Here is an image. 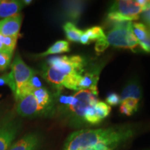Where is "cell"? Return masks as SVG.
I'll return each mask as SVG.
<instances>
[{
    "instance_id": "obj_1",
    "label": "cell",
    "mask_w": 150,
    "mask_h": 150,
    "mask_svg": "<svg viewBox=\"0 0 150 150\" xmlns=\"http://www.w3.org/2000/svg\"><path fill=\"white\" fill-rule=\"evenodd\" d=\"M137 132L134 125H124L97 129H81L71 134L63 150H87L97 145L118 147L133 138Z\"/></svg>"
},
{
    "instance_id": "obj_2",
    "label": "cell",
    "mask_w": 150,
    "mask_h": 150,
    "mask_svg": "<svg viewBox=\"0 0 150 150\" xmlns=\"http://www.w3.org/2000/svg\"><path fill=\"white\" fill-rule=\"evenodd\" d=\"M91 90H81L73 94V100L70 104L59 106L61 113L65 115L69 124L74 127L86 125L84 120L86 110L93 106L98 99Z\"/></svg>"
},
{
    "instance_id": "obj_3",
    "label": "cell",
    "mask_w": 150,
    "mask_h": 150,
    "mask_svg": "<svg viewBox=\"0 0 150 150\" xmlns=\"http://www.w3.org/2000/svg\"><path fill=\"white\" fill-rule=\"evenodd\" d=\"M112 25L113 27L106 35L109 45L136 51L139 43L133 32L132 22H117Z\"/></svg>"
},
{
    "instance_id": "obj_4",
    "label": "cell",
    "mask_w": 150,
    "mask_h": 150,
    "mask_svg": "<svg viewBox=\"0 0 150 150\" xmlns=\"http://www.w3.org/2000/svg\"><path fill=\"white\" fill-rule=\"evenodd\" d=\"M143 11V7L136 1H115L108 11L107 20L112 24L117 22L134 21L140 18V15Z\"/></svg>"
},
{
    "instance_id": "obj_5",
    "label": "cell",
    "mask_w": 150,
    "mask_h": 150,
    "mask_svg": "<svg viewBox=\"0 0 150 150\" xmlns=\"http://www.w3.org/2000/svg\"><path fill=\"white\" fill-rule=\"evenodd\" d=\"M46 64L65 75H81L86 70L88 63L79 55L52 56L47 60Z\"/></svg>"
},
{
    "instance_id": "obj_6",
    "label": "cell",
    "mask_w": 150,
    "mask_h": 150,
    "mask_svg": "<svg viewBox=\"0 0 150 150\" xmlns=\"http://www.w3.org/2000/svg\"><path fill=\"white\" fill-rule=\"evenodd\" d=\"M22 129V121L13 112L0 120V150H8Z\"/></svg>"
},
{
    "instance_id": "obj_7",
    "label": "cell",
    "mask_w": 150,
    "mask_h": 150,
    "mask_svg": "<svg viewBox=\"0 0 150 150\" xmlns=\"http://www.w3.org/2000/svg\"><path fill=\"white\" fill-rule=\"evenodd\" d=\"M11 68L16 85V92L14 95L17 99L22 89L29 83V80L35 75V72L24 63L18 54L15 57L11 64Z\"/></svg>"
},
{
    "instance_id": "obj_8",
    "label": "cell",
    "mask_w": 150,
    "mask_h": 150,
    "mask_svg": "<svg viewBox=\"0 0 150 150\" xmlns=\"http://www.w3.org/2000/svg\"><path fill=\"white\" fill-rule=\"evenodd\" d=\"M16 111L23 117H35L47 116L52 113L39 104L33 93H29L17 100Z\"/></svg>"
},
{
    "instance_id": "obj_9",
    "label": "cell",
    "mask_w": 150,
    "mask_h": 150,
    "mask_svg": "<svg viewBox=\"0 0 150 150\" xmlns=\"http://www.w3.org/2000/svg\"><path fill=\"white\" fill-rule=\"evenodd\" d=\"M42 76L47 81L56 88L65 87L78 91L77 80L79 75H65L45 63L42 66Z\"/></svg>"
},
{
    "instance_id": "obj_10",
    "label": "cell",
    "mask_w": 150,
    "mask_h": 150,
    "mask_svg": "<svg viewBox=\"0 0 150 150\" xmlns=\"http://www.w3.org/2000/svg\"><path fill=\"white\" fill-rule=\"evenodd\" d=\"M42 143V136L38 132H30L13 142L8 150H39Z\"/></svg>"
},
{
    "instance_id": "obj_11",
    "label": "cell",
    "mask_w": 150,
    "mask_h": 150,
    "mask_svg": "<svg viewBox=\"0 0 150 150\" xmlns=\"http://www.w3.org/2000/svg\"><path fill=\"white\" fill-rule=\"evenodd\" d=\"M101 67H95L91 70H86L83 74L79 75L77 80L78 91L89 89L95 94L98 95L97 82L99 80Z\"/></svg>"
},
{
    "instance_id": "obj_12",
    "label": "cell",
    "mask_w": 150,
    "mask_h": 150,
    "mask_svg": "<svg viewBox=\"0 0 150 150\" xmlns=\"http://www.w3.org/2000/svg\"><path fill=\"white\" fill-rule=\"evenodd\" d=\"M86 2L83 1H67L63 3V13L65 18L74 24L80 20L86 8Z\"/></svg>"
},
{
    "instance_id": "obj_13",
    "label": "cell",
    "mask_w": 150,
    "mask_h": 150,
    "mask_svg": "<svg viewBox=\"0 0 150 150\" xmlns=\"http://www.w3.org/2000/svg\"><path fill=\"white\" fill-rule=\"evenodd\" d=\"M22 22L20 14L0 20V35L4 36H19Z\"/></svg>"
},
{
    "instance_id": "obj_14",
    "label": "cell",
    "mask_w": 150,
    "mask_h": 150,
    "mask_svg": "<svg viewBox=\"0 0 150 150\" xmlns=\"http://www.w3.org/2000/svg\"><path fill=\"white\" fill-rule=\"evenodd\" d=\"M22 1L18 0H0V18H7L19 14L24 8Z\"/></svg>"
},
{
    "instance_id": "obj_15",
    "label": "cell",
    "mask_w": 150,
    "mask_h": 150,
    "mask_svg": "<svg viewBox=\"0 0 150 150\" xmlns=\"http://www.w3.org/2000/svg\"><path fill=\"white\" fill-rule=\"evenodd\" d=\"M142 91L140 81L134 79L129 81L127 83L122 91L120 97V102H122L127 98H134L140 101L142 98Z\"/></svg>"
},
{
    "instance_id": "obj_16",
    "label": "cell",
    "mask_w": 150,
    "mask_h": 150,
    "mask_svg": "<svg viewBox=\"0 0 150 150\" xmlns=\"http://www.w3.org/2000/svg\"><path fill=\"white\" fill-rule=\"evenodd\" d=\"M105 37L106 36L102 28L99 26H95L83 31L80 38V42L83 45H89Z\"/></svg>"
},
{
    "instance_id": "obj_17",
    "label": "cell",
    "mask_w": 150,
    "mask_h": 150,
    "mask_svg": "<svg viewBox=\"0 0 150 150\" xmlns=\"http://www.w3.org/2000/svg\"><path fill=\"white\" fill-rule=\"evenodd\" d=\"M70 51V47L69 42L66 40H61L56 41L47 49V51L38 54V57H45V56L52 55V54L67 53Z\"/></svg>"
},
{
    "instance_id": "obj_18",
    "label": "cell",
    "mask_w": 150,
    "mask_h": 150,
    "mask_svg": "<svg viewBox=\"0 0 150 150\" xmlns=\"http://www.w3.org/2000/svg\"><path fill=\"white\" fill-rule=\"evenodd\" d=\"M66 38L70 42H80V38L83 31L78 29L74 24L70 22H67L63 26Z\"/></svg>"
},
{
    "instance_id": "obj_19",
    "label": "cell",
    "mask_w": 150,
    "mask_h": 150,
    "mask_svg": "<svg viewBox=\"0 0 150 150\" xmlns=\"http://www.w3.org/2000/svg\"><path fill=\"white\" fill-rule=\"evenodd\" d=\"M94 109L96 112L97 115L102 120L105 119L107 116L109 115L110 110H111V107L108 105L106 103L104 102H97L93 105Z\"/></svg>"
},
{
    "instance_id": "obj_20",
    "label": "cell",
    "mask_w": 150,
    "mask_h": 150,
    "mask_svg": "<svg viewBox=\"0 0 150 150\" xmlns=\"http://www.w3.org/2000/svg\"><path fill=\"white\" fill-rule=\"evenodd\" d=\"M84 120L86 125H99L102 120L98 117L96 112L94 109L93 106H91L86 110L85 115H84Z\"/></svg>"
},
{
    "instance_id": "obj_21",
    "label": "cell",
    "mask_w": 150,
    "mask_h": 150,
    "mask_svg": "<svg viewBox=\"0 0 150 150\" xmlns=\"http://www.w3.org/2000/svg\"><path fill=\"white\" fill-rule=\"evenodd\" d=\"M0 38L5 51L13 53L18 36H4L0 35Z\"/></svg>"
},
{
    "instance_id": "obj_22",
    "label": "cell",
    "mask_w": 150,
    "mask_h": 150,
    "mask_svg": "<svg viewBox=\"0 0 150 150\" xmlns=\"http://www.w3.org/2000/svg\"><path fill=\"white\" fill-rule=\"evenodd\" d=\"M13 53L3 51L0 52V71L6 70L11 64Z\"/></svg>"
},
{
    "instance_id": "obj_23",
    "label": "cell",
    "mask_w": 150,
    "mask_h": 150,
    "mask_svg": "<svg viewBox=\"0 0 150 150\" xmlns=\"http://www.w3.org/2000/svg\"><path fill=\"white\" fill-rule=\"evenodd\" d=\"M4 85H8L10 87V88L12 90L13 93H15V92H16V85H15L12 72L3 74L2 76H0V86Z\"/></svg>"
},
{
    "instance_id": "obj_24",
    "label": "cell",
    "mask_w": 150,
    "mask_h": 150,
    "mask_svg": "<svg viewBox=\"0 0 150 150\" xmlns=\"http://www.w3.org/2000/svg\"><path fill=\"white\" fill-rule=\"evenodd\" d=\"M139 100L136 99H134V98H127L125 100H123L122 102H120V104H123L128 107L129 108H130L131 111L133 112H136V110H138V105H139Z\"/></svg>"
},
{
    "instance_id": "obj_25",
    "label": "cell",
    "mask_w": 150,
    "mask_h": 150,
    "mask_svg": "<svg viewBox=\"0 0 150 150\" xmlns=\"http://www.w3.org/2000/svg\"><path fill=\"white\" fill-rule=\"evenodd\" d=\"M108 46H109V44L106 40V37L102 38L99 39L98 40L96 41L95 50L97 54H100L104 52L108 48Z\"/></svg>"
},
{
    "instance_id": "obj_26",
    "label": "cell",
    "mask_w": 150,
    "mask_h": 150,
    "mask_svg": "<svg viewBox=\"0 0 150 150\" xmlns=\"http://www.w3.org/2000/svg\"><path fill=\"white\" fill-rule=\"evenodd\" d=\"M106 102L109 106H117L120 104V95L116 93H110L106 96Z\"/></svg>"
},
{
    "instance_id": "obj_27",
    "label": "cell",
    "mask_w": 150,
    "mask_h": 150,
    "mask_svg": "<svg viewBox=\"0 0 150 150\" xmlns=\"http://www.w3.org/2000/svg\"><path fill=\"white\" fill-rule=\"evenodd\" d=\"M142 13L144 22L146 23V27H147L150 31V1L149 7H148L147 9H145Z\"/></svg>"
},
{
    "instance_id": "obj_28",
    "label": "cell",
    "mask_w": 150,
    "mask_h": 150,
    "mask_svg": "<svg viewBox=\"0 0 150 150\" xmlns=\"http://www.w3.org/2000/svg\"><path fill=\"white\" fill-rule=\"evenodd\" d=\"M29 83L34 90L40 88H42V84L41 83L40 79L37 76H35V75H34V76L29 80Z\"/></svg>"
},
{
    "instance_id": "obj_29",
    "label": "cell",
    "mask_w": 150,
    "mask_h": 150,
    "mask_svg": "<svg viewBox=\"0 0 150 150\" xmlns=\"http://www.w3.org/2000/svg\"><path fill=\"white\" fill-rule=\"evenodd\" d=\"M22 2H23L24 6H25V5L31 4L32 3L33 1H31V0H23V1H22Z\"/></svg>"
},
{
    "instance_id": "obj_30",
    "label": "cell",
    "mask_w": 150,
    "mask_h": 150,
    "mask_svg": "<svg viewBox=\"0 0 150 150\" xmlns=\"http://www.w3.org/2000/svg\"><path fill=\"white\" fill-rule=\"evenodd\" d=\"M3 51H5V50H4V48L2 43H1V38H0V52H3Z\"/></svg>"
},
{
    "instance_id": "obj_31",
    "label": "cell",
    "mask_w": 150,
    "mask_h": 150,
    "mask_svg": "<svg viewBox=\"0 0 150 150\" xmlns=\"http://www.w3.org/2000/svg\"><path fill=\"white\" fill-rule=\"evenodd\" d=\"M1 113H2V111H1V108H0V117H1Z\"/></svg>"
},
{
    "instance_id": "obj_32",
    "label": "cell",
    "mask_w": 150,
    "mask_h": 150,
    "mask_svg": "<svg viewBox=\"0 0 150 150\" xmlns=\"http://www.w3.org/2000/svg\"><path fill=\"white\" fill-rule=\"evenodd\" d=\"M149 150H150V149H149Z\"/></svg>"
}]
</instances>
